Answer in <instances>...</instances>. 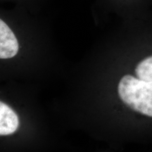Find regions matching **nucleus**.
I'll return each mask as SVG.
<instances>
[{"instance_id": "nucleus-1", "label": "nucleus", "mask_w": 152, "mask_h": 152, "mask_svg": "<svg viewBox=\"0 0 152 152\" xmlns=\"http://www.w3.org/2000/svg\"><path fill=\"white\" fill-rule=\"evenodd\" d=\"M119 97L132 111L152 118V82L125 75L118 85Z\"/></svg>"}, {"instance_id": "nucleus-5", "label": "nucleus", "mask_w": 152, "mask_h": 152, "mask_svg": "<svg viewBox=\"0 0 152 152\" xmlns=\"http://www.w3.org/2000/svg\"><path fill=\"white\" fill-rule=\"evenodd\" d=\"M134 72L138 79L152 82V53L143 57L137 64Z\"/></svg>"}, {"instance_id": "nucleus-2", "label": "nucleus", "mask_w": 152, "mask_h": 152, "mask_svg": "<svg viewBox=\"0 0 152 152\" xmlns=\"http://www.w3.org/2000/svg\"><path fill=\"white\" fill-rule=\"evenodd\" d=\"M92 12L115 15L123 20L142 18L152 14V0H96Z\"/></svg>"}, {"instance_id": "nucleus-4", "label": "nucleus", "mask_w": 152, "mask_h": 152, "mask_svg": "<svg viewBox=\"0 0 152 152\" xmlns=\"http://www.w3.org/2000/svg\"><path fill=\"white\" fill-rule=\"evenodd\" d=\"M18 126L17 113L9 105L0 101V136L14 134Z\"/></svg>"}, {"instance_id": "nucleus-3", "label": "nucleus", "mask_w": 152, "mask_h": 152, "mask_svg": "<svg viewBox=\"0 0 152 152\" xmlns=\"http://www.w3.org/2000/svg\"><path fill=\"white\" fill-rule=\"evenodd\" d=\"M20 41L15 30L0 17V59L15 58L20 53Z\"/></svg>"}]
</instances>
